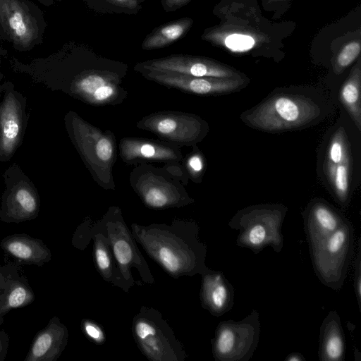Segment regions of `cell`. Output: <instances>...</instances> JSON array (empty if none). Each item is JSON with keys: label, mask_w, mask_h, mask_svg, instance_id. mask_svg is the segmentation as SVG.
Returning a JSON list of instances; mask_svg holds the SVG:
<instances>
[{"label": "cell", "mask_w": 361, "mask_h": 361, "mask_svg": "<svg viewBox=\"0 0 361 361\" xmlns=\"http://www.w3.org/2000/svg\"><path fill=\"white\" fill-rule=\"evenodd\" d=\"M131 232L147 255L174 279L202 276L206 265L207 245L199 238L194 221L177 219L170 224H131Z\"/></svg>", "instance_id": "1"}, {"label": "cell", "mask_w": 361, "mask_h": 361, "mask_svg": "<svg viewBox=\"0 0 361 361\" xmlns=\"http://www.w3.org/2000/svg\"><path fill=\"white\" fill-rule=\"evenodd\" d=\"M321 116L322 106L314 98L287 91L270 95L242 118L252 128L274 133L307 126Z\"/></svg>", "instance_id": "2"}, {"label": "cell", "mask_w": 361, "mask_h": 361, "mask_svg": "<svg viewBox=\"0 0 361 361\" xmlns=\"http://www.w3.org/2000/svg\"><path fill=\"white\" fill-rule=\"evenodd\" d=\"M287 212L283 204H259L238 211L228 226L238 231L235 244L258 254L267 247L276 253L283 247L282 225Z\"/></svg>", "instance_id": "3"}, {"label": "cell", "mask_w": 361, "mask_h": 361, "mask_svg": "<svg viewBox=\"0 0 361 361\" xmlns=\"http://www.w3.org/2000/svg\"><path fill=\"white\" fill-rule=\"evenodd\" d=\"M109 240L113 255L125 284L129 290L135 280L132 269L139 273L142 282L154 284L155 280L150 268L140 251L131 230L127 226L121 209L116 207L109 209L101 219L92 224Z\"/></svg>", "instance_id": "4"}, {"label": "cell", "mask_w": 361, "mask_h": 361, "mask_svg": "<svg viewBox=\"0 0 361 361\" xmlns=\"http://www.w3.org/2000/svg\"><path fill=\"white\" fill-rule=\"evenodd\" d=\"M132 334L149 360L183 361L187 357L183 343L157 309L142 306L133 319Z\"/></svg>", "instance_id": "5"}, {"label": "cell", "mask_w": 361, "mask_h": 361, "mask_svg": "<svg viewBox=\"0 0 361 361\" xmlns=\"http://www.w3.org/2000/svg\"><path fill=\"white\" fill-rule=\"evenodd\" d=\"M354 228L346 219L334 233L309 247L315 274L325 286L343 288L354 252Z\"/></svg>", "instance_id": "6"}, {"label": "cell", "mask_w": 361, "mask_h": 361, "mask_svg": "<svg viewBox=\"0 0 361 361\" xmlns=\"http://www.w3.org/2000/svg\"><path fill=\"white\" fill-rule=\"evenodd\" d=\"M259 314L256 310L240 321L226 320L217 325L212 339L216 361H248L257 349L260 336Z\"/></svg>", "instance_id": "7"}, {"label": "cell", "mask_w": 361, "mask_h": 361, "mask_svg": "<svg viewBox=\"0 0 361 361\" xmlns=\"http://www.w3.org/2000/svg\"><path fill=\"white\" fill-rule=\"evenodd\" d=\"M46 27L41 10L28 0H0V36L16 49L39 44Z\"/></svg>", "instance_id": "8"}, {"label": "cell", "mask_w": 361, "mask_h": 361, "mask_svg": "<svg viewBox=\"0 0 361 361\" xmlns=\"http://www.w3.org/2000/svg\"><path fill=\"white\" fill-rule=\"evenodd\" d=\"M137 126L153 133L164 141L180 146L200 141L207 133V128L200 118L173 111L149 115L143 118Z\"/></svg>", "instance_id": "9"}, {"label": "cell", "mask_w": 361, "mask_h": 361, "mask_svg": "<svg viewBox=\"0 0 361 361\" xmlns=\"http://www.w3.org/2000/svg\"><path fill=\"white\" fill-rule=\"evenodd\" d=\"M136 170L140 173L131 176V185L147 207L161 210L184 207L194 202L183 187L174 183L171 178L159 175L158 171L155 173L143 169L144 173L140 168Z\"/></svg>", "instance_id": "10"}, {"label": "cell", "mask_w": 361, "mask_h": 361, "mask_svg": "<svg viewBox=\"0 0 361 361\" xmlns=\"http://www.w3.org/2000/svg\"><path fill=\"white\" fill-rule=\"evenodd\" d=\"M134 69L142 71H160L194 77L240 78L233 69L213 60L185 54H172L137 63Z\"/></svg>", "instance_id": "11"}, {"label": "cell", "mask_w": 361, "mask_h": 361, "mask_svg": "<svg viewBox=\"0 0 361 361\" xmlns=\"http://www.w3.org/2000/svg\"><path fill=\"white\" fill-rule=\"evenodd\" d=\"M143 77L169 88H173L188 94L216 95L236 91L243 86L240 78H217L194 77L179 73L142 71Z\"/></svg>", "instance_id": "12"}, {"label": "cell", "mask_w": 361, "mask_h": 361, "mask_svg": "<svg viewBox=\"0 0 361 361\" xmlns=\"http://www.w3.org/2000/svg\"><path fill=\"white\" fill-rule=\"evenodd\" d=\"M350 170V145L344 130L341 128L329 141L324 171L338 201L343 205L349 197Z\"/></svg>", "instance_id": "13"}, {"label": "cell", "mask_w": 361, "mask_h": 361, "mask_svg": "<svg viewBox=\"0 0 361 361\" xmlns=\"http://www.w3.org/2000/svg\"><path fill=\"white\" fill-rule=\"evenodd\" d=\"M35 295L21 265L13 262L0 264V325L13 309L32 304Z\"/></svg>", "instance_id": "14"}, {"label": "cell", "mask_w": 361, "mask_h": 361, "mask_svg": "<svg viewBox=\"0 0 361 361\" xmlns=\"http://www.w3.org/2000/svg\"><path fill=\"white\" fill-rule=\"evenodd\" d=\"M68 341V328L57 316H54L34 336L24 361H56Z\"/></svg>", "instance_id": "15"}, {"label": "cell", "mask_w": 361, "mask_h": 361, "mask_svg": "<svg viewBox=\"0 0 361 361\" xmlns=\"http://www.w3.org/2000/svg\"><path fill=\"white\" fill-rule=\"evenodd\" d=\"M201 276L200 299L202 308L216 317L230 311L234 303V289L224 274L209 268Z\"/></svg>", "instance_id": "16"}, {"label": "cell", "mask_w": 361, "mask_h": 361, "mask_svg": "<svg viewBox=\"0 0 361 361\" xmlns=\"http://www.w3.org/2000/svg\"><path fill=\"white\" fill-rule=\"evenodd\" d=\"M0 247L4 255L13 262L23 265L42 267L51 261L50 249L39 238L25 233H15L2 238Z\"/></svg>", "instance_id": "17"}, {"label": "cell", "mask_w": 361, "mask_h": 361, "mask_svg": "<svg viewBox=\"0 0 361 361\" xmlns=\"http://www.w3.org/2000/svg\"><path fill=\"white\" fill-rule=\"evenodd\" d=\"M346 220L339 212L322 200L311 202L303 214L304 231L309 247L336 231Z\"/></svg>", "instance_id": "18"}, {"label": "cell", "mask_w": 361, "mask_h": 361, "mask_svg": "<svg viewBox=\"0 0 361 361\" xmlns=\"http://www.w3.org/2000/svg\"><path fill=\"white\" fill-rule=\"evenodd\" d=\"M180 145L140 138H123L120 142V155L125 162L140 161H178L182 159Z\"/></svg>", "instance_id": "19"}, {"label": "cell", "mask_w": 361, "mask_h": 361, "mask_svg": "<svg viewBox=\"0 0 361 361\" xmlns=\"http://www.w3.org/2000/svg\"><path fill=\"white\" fill-rule=\"evenodd\" d=\"M318 356L320 361H342L345 359V339L339 314L331 310L319 329Z\"/></svg>", "instance_id": "20"}, {"label": "cell", "mask_w": 361, "mask_h": 361, "mask_svg": "<svg viewBox=\"0 0 361 361\" xmlns=\"http://www.w3.org/2000/svg\"><path fill=\"white\" fill-rule=\"evenodd\" d=\"M92 224L90 238L93 240V256L97 271L105 281L128 293L129 290L120 273L108 238L94 229Z\"/></svg>", "instance_id": "21"}, {"label": "cell", "mask_w": 361, "mask_h": 361, "mask_svg": "<svg viewBox=\"0 0 361 361\" xmlns=\"http://www.w3.org/2000/svg\"><path fill=\"white\" fill-rule=\"evenodd\" d=\"M192 23L191 18L185 17L164 24L153 30L144 39L142 49L150 51L167 47L183 37Z\"/></svg>", "instance_id": "22"}, {"label": "cell", "mask_w": 361, "mask_h": 361, "mask_svg": "<svg viewBox=\"0 0 361 361\" xmlns=\"http://www.w3.org/2000/svg\"><path fill=\"white\" fill-rule=\"evenodd\" d=\"M361 71L360 61L340 90V100L357 128L361 130Z\"/></svg>", "instance_id": "23"}, {"label": "cell", "mask_w": 361, "mask_h": 361, "mask_svg": "<svg viewBox=\"0 0 361 361\" xmlns=\"http://www.w3.org/2000/svg\"><path fill=\"white\" fill-rule=\"evenodd\" d=\"M360 44L353 41L348 43L337 56L334 63V71L336 74L341 73L360 55Z\"/></svg>", "instance_id": "24"}, {"label": "cell", "mask_w": 361, "mask_h": 361, "mask_svg": "<svg viewBox=\"0 0 361 361\" xmlns=\"http://www.w3.org/2000/svg\"><path fill=\"white\" fill-rule=\"evenodd\" d=\"M255 39L247 35L234 33L226 36L224 39L225 46L233 51H245L251 49L255 45Z\"/></svg>", "instance_id": "25"}, {"label": "cell", "mask_w": 361, "mask_h": 361, "mask_svg": "<svg viewBox=\"0 0 361 361\" xmlns=\"http://www.w3.org/2000/svg\"><path fill=\"white\" fill-rule=\"evenodd\" d=\"M81 330L85 336L92 342L101 345L106 341L105 332L103 328L97 322L90 319L81 321Z\"/></svg>", "instance_id": "26"}, {"label": "cell", "mask_w": 361, "mask_h": 361, "mask_svg": "<svg viewBox=\"0 0 361 361\" xmlns=\"http://www.w3.org/2000/svg\"><path fill=\"white\" fill-rule=\"evenodd\" d=\"M92 225L90 220H85L76 228L71 240L72 245L80 250H84L90 243V231Z\"/></svg>", "instance_id": "27"}, {"label": "cell", "mask_w": 361, "mask_h": 361, "mask_svg": "<svg viewBox=\"0 0 361 361\" xmlns=\"http://www.w3.org/2000/svg\"><path fill=\"white\" fill-rule=\"evenodd\" d=\"M353 286L359 311L361 312V236L357 240V255L354 263Z\"/></svg>", "instance_id": "28"}, {"label": "cell", "mask_w": 361, "mask_h": 361, "mask_svg": "<svg viewBox=\"0 0 361 361\" xmlns=\"http://www.w3.org/2000/svg\"><path fill=\"white\" fill-rule=\"evenodd\" d=\"M188 171L192 178L200 177L204 169V161L199 153H193L187 161Z\"/></svg>", "instance_id": "29"}, {"label": "cell", "mask_w": 361, "mask_h": 361, "mask_svg": "<svg viewBox=\"0 0 361 361\" xmlns=\"http://www.w3.org/2000/svg\"><path fill=\"white\" fill-rule=\"evenodd\" d=\"M190 0H161V5L166 12H173L187 4Z\"/></svg>", "instance_id": "30"}, {"label": "cell", "mask_w": 361, "mask_h": 361, "mask_svg": "<svg viewBox=\"0 0 361 361\" xmlns=\"http://www.w3.org/2000/svg\"><path fill=\"white\" fill-rule=\"evenodd\" d=\"M18 131L19 127L16 121L9 120L5 123L4 126V134L8 139H14L18 135Z\"/></svg>", "instance_id": "31"}, {"label": "cell", "mask_w": 361, "mask_h": 361, "mask_svg": "<svg viewBox=\"0 0 361 361\" xmlns=\"http://www.w3.org/2000/svg\"><path fill=\"white\" fill-rule=\"evenodd\" d=\"M9 336L8 333L2 329L0 331V361H4L6 357L9 346Z\"/></svg>", "instance_id": "32"}, {"label": "cell", "mask_w": 361, "mask_h": 361, "mask_svg": "<svg viewBox=\"0 0 361 361\" xmlns=\"http://www.w3.org/2000/svg\"><path fill=\"white\" fill-rule=\"evenodd\" d=\"M115 5L129 9H133L138 6L137 0H108Z\"/></svg>", "instance_id": "33"}, {"label": "cell", "mask_w": 361, "mask_h": 361, "mask_svg": "<svg viewBox=\"0 0 361 361\" xmlns=\"http://www.w3.org/2000/svg\"><path fill=\"white\" fill-rule=\"evenodd\" d=\"M285 361H305V358L304 355L300 353H292L288 354L285 360Z\"/></svg>", "instance_id": "34"}, {"label": "cell", "mask_w": 361, "mask_h": 361, "mask_svg": "<svg viewBox=\"0 0 361 361\" xmlns=\"http://www.w3.org/2000/svg\"><path fill=\"white\" fill-rule=\"evenodd\" d=\"M39 1H42L43 4H45V2H48V1L51 2V1H54V0H39Z\"/></svg>", "instance_id": "35"}]
</instances>
